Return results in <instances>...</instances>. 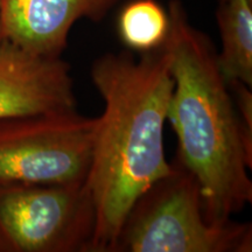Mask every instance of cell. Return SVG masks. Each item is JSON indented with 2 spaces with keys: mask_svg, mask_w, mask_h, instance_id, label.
Returning <instances> with one entry per match:
<instances>
[{
  "mask_svg": "<svg viewBox=\"0 0 252 252\" xmlns=\"http://www.w3.org/2000/svg\"><path fill=\"white\" fill-rule=\"evenodd\" d=\"M90 75L104 102L86 180L96 214L90 252H111L135 201L173 171L163 130L174 81L162 46L139 59L108 53Z\"/></svg>",
  "mask_w": 252,
  "mask_h": 252,
  "instance_id": "6da1fadb",
  "label": "cell"
},
{
  "mask_svg": "<svg viewBox=\"0 0 252 252\" xmlns=\"http://www.w3.org/2000/svg\"><path fill=\"white\" fill-rule=\"evenodd\" d=\"M162 47L174 88L167 113L178 138L175 161L196 179L204 215L226 224L252 202V137L245 132L212 40L171 0Z\"/></svg>",
  "mask_w": 252,
  "mask_h": 252,
  "instance_id": "7a4b0ae2",
  "label": "cell"
},
{
  "mask_svg": "<svg viewBox=\"0 0 252 252\" xmlns=\"http://www.w3.org/2000/svg\"><path fill=\"white\" fill-rule=\"evenodd\" d=\"M250 223L214 224L196 179L174 160L173 171L135 201L111 252H251Z\"/></svg>",
  "mask_w": 252,
  "mask_h": 252,
  "instance_id": "3957f363",
  "label": "cell"
},
{
  "mask_svg": "<svg viewBox=\"0 0 252 252\" xmlns=\"http://www.w3.org/2000/svg\"><path fill=\"white\" fill-rule=\"evenodd\" d=\"M96 125L76 110L0 121V185L84 184Z\"/></svg>",
  "mask_w": 252,
  "mask_h": 252,
  "instance_id": "277c9868",
  "label": "cell"
},
{
  "mask_svg": "<svg viewBox=\"0 0 252 252\" xmlns=\"http://www.w3.org/2000/svg\"><path fill=\"white\" fill-rule=\"evenodd\" d=\"M94 223L86 182L0 185V252H90Z\"/></svg>",
  "mask_w": 252,
  "mask_h": 252,
  "instance_id": "5b68a950",
  "label": "cell"
},
{
  "mask_svg": "<svg viewBox=\"0 0 252 252\" xmlns=\"http://www.w3.org/2000/svg\"><path fill=\"white\" fill-rule=\"evenodd\" d=\"M76 110L70 67L0 41V121Z\"/></svg>",
  "mask_w": 252,
  "mask_h": 252,
  "instance_id": "8992f818",
  "label": "cell"
},
{
  "mask_svg": "<svg viewBox=\"0 0 252 252\" xmlns=\"http://www.w3.org/2000/svg\"><path fill=\"white\" fill-rule=\"evenodd\" d=\"M118 0H0V41L61 56L78 20L100 21Z\"/></svg>",
  "mask_w": 252,
  "mask_h": 252,
  "instance_id": "52a82bcc",
  "label": "cell"
},
{
  "mask_svg": "<svg viewBox=\"0 0 252 252\" xmlns=\"http://www.w3.org/2000/svg\"><path fill=\"white\" fill-rule=\"evenodd\" d=\"M216 20L222 41L217 64L223 77L252 87V0H219Z\"/></svg>",
  "mask_w": 252,
  "mask_h": 252,
  "instance_id": "ba28073f",
  "label": "cell"
},
{
  "mask_svg": "<svg viewBox=\"0 0 252 252\" xmlns=\"http://www.w3.org/2000/svg\"><path fill=\"white\" fill-rule=\"evenodd\" d=\"M168 30V12L157 0H132L118 15L119 39L128 49L138 53L160 48Z\"/></svg>",
  "mask_w": 252,
  "mask_h": 252,
  "instance_id": "9c48e42d",
  "label": "cell"
}]
</instances>
